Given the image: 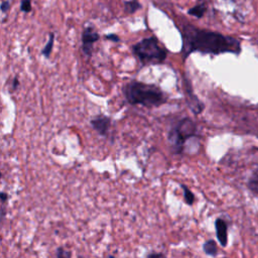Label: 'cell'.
<instances>
[{
    "instance_id": "1",
    "label": "cell",
    "mask_w": 258,
    "mask_h": 258,
    "mask_svg": "<svg viewBox=\"0 0 258 258\" xmlns=\"http://www.w3.org/2000/svg\"><path fill=\"white\" fill-rule=\"evenodd\" d=\"M180 33L183 39L182 53L184 59L197 51L205 55H239L241 53V42L236 38L201 30L190 23H185L180 29Z\"/></svg>"
},
{
    "instance_id": "2",
    "label": "cell",
    "mask_w": 258,
    "mask_h": 258,
    "mask_svg": "<svg viewBox=\"0 0 258 258\" xmlns=\"http://www.w3.org/2000/svg\"><path fill=\"white\" fill-rule=\"evenodd\" d=\"M124 96L131 105H142L148 108L160 107L168 101L166 94L156 85L132 81L125 85Z\"/></svg>"
},
{
    "instance_id": "3",
    "label": "cell",
    "mask_w": 258,
    "mask_h": 258,
    "mask_svg": "<svg viewBox=\"0 0 258 258\" xmlns=\"http://www.w3.org/2000/svg\"><path fill=\"white\" fill-rule=\"evenodd\" d=\"M132 51L142 65H159L166 61L168 51L156 37L143 39L132 46Z\"/></svg>"
},
{
    "instance_id": "4",
    "label": "cell",
    "mask_w": 258,
    "mask_h": 258,
    "mask_svg": "<svg viewBox=\"0 0 258 258\" xmlns=\"http://www.w3.org/2000/svg\"><path fill=\"white\" fill-rule=\"evenodd\" d=\"M197 133V126L190 118L179 120L169 133V140L172 149L180 153L184 150V146L188 140L195 137Z\"/></svg>"
},
{
    "instance_id": "5",
    "label": "cell",
    "mask_w": 258,
    "mask_h": 258,
    "mask_svg": "<svg viewBox=\"0 0 258 258\" xmlns=\"http://www.w3.org/2000/svg\"><path fill=\"white\" fill-rule=\"evenodd\" d=\"M99 39H100V36L94 30V28L88 27L84 30V32L82 34V50L86 56H88V57L92 56L94 43Z\"/></svg>"
},
{
    "instance_id": "6",
    "label": "cell",
    "mask_w": 258,
    "mask_h": 258,
    "mask_svg": "<svg viewBox=\"0 0 258 258\" xmlns=\"http://www.w3.org/2000/svg\"><path fill=\"white\" fill-rule=\"evenodd\" d=\"M92 127L102 136H107L110 127H111V119L105 115H98L91 119L90 121Z\"/></svg>"
},
{
    "instance_id": "7",
    "label": "cell",
    "mask_w": 258,
    "mask_h": 258,
    "mask_svg": "<svg viewBox=\"0 0 258 258\" xmlns=\"http://www.w3.org/2000/svg\"><path fill=\"white\" fill-rule=\"evenodd\" d=\"M215 229L216 235L221 246L225 247L228 243V226L227 223L223 219H217L215 221Z\"/></svg>"
},
{
    "instance_id": "8",
    "label": "cell",
    "mask_w": 258,
    "mask_h": 258,
    "mask_svg": "<svg viewBox=\"0 0 258 258\" xmlns=\"http://www.w3.org/2000/svg\"><path fill=\"white\" fill-rule=\"evenodd\" d=\"M186 91H187V101L189 103L191 110L196 114H200L204 110V104L198 99V97L195 94H193L191 87L187 88Z\"/></svg>"
},
{
    "instance_id": "9",
    "label": "cell",
    "mask_w": 258,
    "mask_h": 258,
    "mask_svg": "<svg viewBox=\"0 0 258 258\" xmlns=\"http://www.w3.org/2000/svg\"><path fill=\"white\" fill-rule=\"evenodd\" d=\"M141 8H142V5L140 4L138 0H129V1L124 2V10L126 13L133 14Z\"/></svg>"
},
{
    "instance_id": "10",
    "label": "cell",
    "mask_w": 258,
    "mask_h": 258,
    "mask_svg": "<svg viewBox=\"0 0 258 258\" xmlns=\"http://www.w3.org/2000/svg\"><path fill=\"white\" fill-rule=\"evenodd\" d=\"M206 11H207V5H206L205 3H200V4H197L196 6L190 8L188 13L197 18H202L205 15Z\"/></svg>"
},
{
    "instance_id": "11",
    "label": "cell",
    "mask_w": 258,
    "mask_h": 258,
    "mask_svg": "<svg viewBox=\"0 0 258 258\" xmlns=\"http://www.w3.org/2000/svg\"><path fill=\"white\" fill-rule=\"evenodd\" d=\"M204 252L209 256H216L218 253L217 243L214 240H208L203 244Z\"/></svg>"
},
{
    "instance_id": "12",
    "label": "cell",
    "mask_w": 258,
    "mask_h": 258,
    "mask_svg": "<svg viewBox=\"0 0 258 258\" xmlns=\"http://www.w3.org/2000/svg\"><path fill=\"white\" fill-rule=\"evenodd\" d=\"M248 189L255 195H258V170L253 172L247 182Z\"/></svg>"
},
{
    "instance_id": "13",
    "label": "cell",
    "mask_w": 258,
    "mask_h": 258,
    "mask_svg": "<svg viewBox=\"0 0 258 258\" xmlns=\"http://www.w3.org/2000/svg\"><path fill=\"white\" fill-rule=\"evenodd\" d=\"M54 43H55V35L51 33L49 35V39H48V42L46 43V44L44 45V47L42 49V55L43 57H45L46 59L49 58L50 54H51V50H53V47H54Z\"/></svg>"
},
{
    "instance_id": "14",
    "label": "cell",
    "mask_w": 258,
    "mask_h": 258,
    "mask_svg": "<svg viewBox=\"0 0 258 258\" xmlns=\"http://www.w3.org/2000/svg\"><path fill=\"white\" fill-rule=\"evenodd\" d=\"M182 187V189H183V191H184V196H185V201H186V203L188 204V205H193L194 204V201H195V196H194V194L191 192V190L188 188V187H186L185 185H182L180 186Z\"/></svg>"
},
{
    "instance_id": "15",
    "label": "cell",
    "mask_w": 258,
    "mask_h": 258,
    "mask_svg": "<svg viewBox=\"0 0 258 258\" xmlns=\"http://www.w3.org/2000/svg\"><path fill=\"white\" fill-rule=\"evenodd\" d=\"M32 9H33V7H32V1H31V0H21L20 10L22 12L29 13V12L32 11Z\"/></svg>"
},
{
    "instance_id": "16",
    "label": "cell",
    "mask_w": 258,
    "mask_h": 258,
    "mask_svg": "<svg viewBox=\"0 0 258 258\" xmlns=\"http://www.w3.org/2000/svg\"><path fill=\"white\" fill-rule=\"evenodd\" d=\"M71 255H72L71 252L66 251V250L63 249V248H59V249L57 250V256H58V257H70Z\"/></svg>"
},
{
    "instance_id": "17",
    "label": "cell",
    "mask_w": 258,
    "mask_h": 258,
    "mask_svg": "<svg viewBox=\"0 0 258 258\" xmlns=\"http://www.w3.org/2000/svg\"><path fill=\"white\" fill-rule=\"evenodd\" d=\"M105 39L108 40V41L115 42V43H119V42H120V38H119L117 35H113V34L106 35V36H105Z\"/></svg>"
},
{
    "instance_id": "18",
    "label": "cell",
    "mask_w": 258,
    "mask_h": 258,
    "mask_svg": "<svg viewBox=\"0 0 258 258\" xmlns=\"http://www.w3.org/2000/svg\"><path fill=\"white\" fill-rule=\"evenodd\" d=\"M9 7H10L9 1H2V3H1V11H2V13H6L8 11Z\"/></svg>"
},
{
    "instance_id": "19",
    "label": "cell",
    "mask_w": 258,
    "mask_h": 258,
    "mask_svg": "<svg viewBox=\"0 0 258 258\" xmlns=\"http://www.w3.org/2000/svg\"><path fill=\"white\" fill-rule=\"evenodd\" d=\"M18 86H19V81H18L17 78H14V80L12 82V89L16 90L18 88Z\"/></svg>"
},
{
    "instance_id": "20",
    "label": "cell",
    "mask_w": 258,
    "mask_h": 258,
    "mask_svg": "<svg viewBox=\"0 0 258 258\" xmlns=\"http://www.w3.org/2000/svg\"><path fill=\"white\" fill-rule=\"evenodd\" d=\"M1 203L2 204H5V202H6V200H7V198H8V196H7V194L6 193H4V192H2L1 193Z\"/></svg>"
},
{
    "instance_id": "21",
    "label": "cell",
    "mask_w": 258,
    "mask_h": 258,
    "mask_svg": "<svg viewBox=\"0 0 258 258\" xmlns=\"http://www.w3.org/2000/svg\"><path fill=\"white\" fill-rule=\"evenodd\" d=\"M164 257L165 255L162 254V253H150V254H147V257Z\"/></svg>"
}]
</instances>
